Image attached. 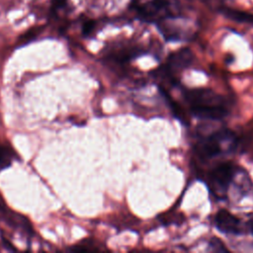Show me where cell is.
I'll return each mask as SVG.
<instances>
[{"mask_svg":"<svg viewBox=\"0 0 253 253\" xmlns=\"http://www.w3.org/2000/svg\"><path fill=\"white\" fill-rule=\"evenodd\" d=\"M131 8L142 20L148 22L161 21L171 16L168 0H131Z\"/></svg>","mask_w":253,"mask_h":253,"instance_id":"2","label":"cell"},{"mask_svg":"<svg viewBox=\"0 0 253 253\" xmlns=\"http://www.w3.org/2000/svg\"><path fill=\"white\" fill-rule=\"evenodd\" d=\"M214 224L224 233L239 234L241 232L240 220L226 210H219L214 216Z\"/></svg>","mask_w":253,"mask_h":253,"instance_id":"6","label":"cell"},{"mask_svg":"<svg viewBox=\"0 0 253 253\" xmlns=\"http://www.w3.org/2000/svg\"><path fill=\"white\" fill-rule=\"evenodd\" d=\"M193 60V51L188 47H183L169 55L166 65L162 68L161 71L163 75L171 81L172 84H176V78L174 76L175 73L189 67Z\"/></svg>","mask_w":253,"mask_h":253,"instance_id":"4","label":"cell"},{"mask_svg":"<svg viewBox=\"0 0 253 253\" xmlns=\"http://www.w3.org/2000/svg\"><path fill=\"white\" fill-rule=\"evenodd\" d=\"M184 98L191 113L203 120H221L228 115V102L209 88H198L184 91Z\"/></svg>","mask_w":253,"mask_h":253,"instance_id":"1","label":"cell"},{"mask_svg":"<svg viewBox=\"0 0 253 253\" xmlns=\"http://www.w3.org/2000/svg\"><path fill=\"white\" fill-rule=\"evenodd\" d=\"M211 246L213 248V250L215 251H227V249L223 246V244L221 243L220 240L216 239V238H212L211 241Z\"/></svg>","mask_w":253,"mask_h":253,"instance_id":"11","label":"cell"},{"mask_svg":"<svg viewBox=\"0 0 253 253\" xmlns=\"http://www.w3.org/2000/svg\"><path fill=\"white\" fill-rule=\"evenodd\" d=\"M226 142L233 147L236 144L235 135L228 129H221L215 133L204 137L198 143V153L203 158H212L220 154L222 150L223 143Z\"/></svg>","mask_w":253,"mask_h":253,"instance_id":"3","label":"cell"},{"mask_svg":"<svg viewBox=\"0 0 253 253\" xmlns=\"http://www.w3.org/2000/svg\"><path fill=\"white\" fill-rule=\"evenodd\" d=\"M0 219L5 221V223H7L9 226L22 230L29 237L33 233L30 222L24 216L11 212L5 207H0Z\"/></svg>","mask_w":253,"mask_h":253,"instance_id":"7","label":"cell"},{"mask_svg":"<svg viewBox=\"0 0 253 253\" xmlns=\"http://www.w3.org/2000/svg\"><path fill=\"white\" fill-rule=\"evenodd\" d=\"M235 173V167L229 162L221 163L215 166L209 174L211 189L215 194H221L227 191L230 182Z\"/></svg>","mask_w":253,"mask_h":253,"instance_id":"5","label":"cell"},{"mask_svg":"<svg viewBox=\"0 0 253 253\" xmlns=\"http://www.w3.org/2000/svg\"><path fill=\"white\" fill-rule=\"evenodd\" d=\"M94 28H95V22H93V21H87V22L84 23V25H83L82 32H83V34H84L85 36H88V35H90V34L93 32Z\"/></svg>","mask_w":253,"mask_h":253,"instance_id":"10","label":"cell"},{"mask_svg":"<svg viewBox=\"0 0 253 253\" xmlns=\"http://www.w3.org/2000/svg\"><path fill=\"white\" fill-rule=\"evenodd\" d=\"M65 0H53V7L54 8H60L64 6Z\"/></svg>","mask_w":253,"mask_h":253,"instance_id":"12","label":"cell"},{"mask_svg":"<svg viewBox=\"0 0 253 253\" xmlns=\"http://www.w3.org/2000/svg\"><path fill=\"white\" fill-rule=\"evenodd\" d=\"M14 160H19L15 150L9 144L0 142V169L9 167Z\"/></svg>","mask_w":253,"mask_h":253,"instance_id":"8","label":"cell"},{"mask_svg":"<svg viewBox=\"0 0 253 253\" xmlns=\"http://www.w3.org/2000/svg\"><path fill=\"white\" fill-rule=\"evenodd\" d=\"M221 12L227 18H229L233 21L241 22V23H248V24L253 25V14L230 9V8H223V9H221Z\"/></svg>","mask_w":253,"mask_h":253,"instance_id":"9","label":"cell"}]
</instances>
